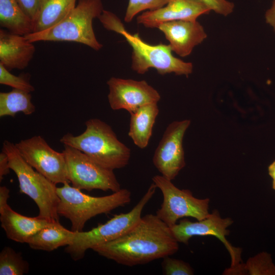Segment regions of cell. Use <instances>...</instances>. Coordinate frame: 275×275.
<instances>
[{"instance_id": "1", "label": "cell", "mask_w": 275, "mask_h": 275, "mask_svg": "<svg viewBox=\"0 0 275 275\" xmlns=\"http://www.w3.org/2000/svg\"><path fill=\"white\" fill-rule=\"evenodd\" d=\"M92 250L118 264L133 266L172 255L179 244L168 225L156 214H148L121 237Z\"/></svg>"}, {"instance_id": "2", "label": "cell", "mask_w": 275, "mask_h": 275, "mask_svg": "<svg viewBox=\"0 0 275 275\" xmlns=\"http://www.w3.org/2000/svg\"><path fill=\"white\" fill-rule=\"evenodd\" d=\"M86 128L80 135L65 134L60 140L64 145L76 148L101 166L114 170L129 163L130 149L117 138L111 127L96 118L85 123Z\"/></svg>"}, {"instance_id": "3", "label": "cell", "mask_w": 275, "mask_h": 275, "mask_svg": "<svg viewBox=\"0 0 275 275\" xmlns=\"http://www.w3.org/2000/svg\"><path fill=\"white\" fill-rule=\"evenodd\" d=\"M103 11L101 0H78L77 5L60 22L46 30L25 35L30 42L69 41L85 44L95 50L102 45L97 40L93 21Z\"/></svg>"}, {"instance_id": "4", "label": "cell", "mask_w": 275, "mask_h": 275, "mask_svg": "<svg viewBox=\"0 0 275 275\" xmlns=\"http://www.w3.org/2000/svg\"><path fill=\"white\" fill-rule=\"evenodd\" d=\"M69 183H65L57 188L60 199L58 213L70 221L71 230L74 232L82 231L85 224L91 218L109 213L131 201V193L127 189L121 188L107 196L94 197L83 193Z\"/></svg>"}, {"instance_id": "5", "label": "cell", "mask_w": 275, "mask_h": 275, "mask_svg": "<svg viewBox=\"0 0 275 275\" xmlns=\"http://www.w3.org/2000/svg\"><path fill=\"white\" fill-rule=\"evenodd\" d=\"M108 30L123 36L130 45L132 49L131 67L137 73L144 74L151 68L155 69L161 75L174 73L187 76L192 73L193 64L174 57L169 44L146 43L138 34L128 32L118 17L111 21Z\"/></svg>"}, {"instance_id": "6", "label": "cell", "mask_w": 275, "mask_h": 275, "mask_svg": "<svg viewBox=\"0 0 275 275\" xmlns=\"http://www.w3.org/2000/svg\"><path fill=\"white\" fill-rule=\"evenodd\" d=\"M2 151L7 154L10 168L17 177L19 192L28 196L37 204L38 216L50 221H59L58 207L60 199L56 184L34 170L13 143L4 141Z\"/></svg>"}, {"instance_id": "7", "label": "cell", "mask_w": 275, "mask_h": 275, "mask_svg": "<svg viewBox=\"0 0 275 275\" xmlns=\"http://www.w3.org/2000/svg\"><path fill=\"white\" fill-rule=\"evenodd\" d=\"M157 188L153 182L136 205L129 212L116 214L106 223L88 231L75 232L73 243L65 249L74 261L82 259L89 249L115 240L136 225L142 218V211L154 196Z\"/></svg>"}, {"instance_id": "8", "label": "cell", "mask_w": 275, "mask_h": 275, "mask_svg": "<svg viewBox=\"0 0 275 275\" xmlns=\"http://www.w3.org/2000/svg\"><path fill=\"white\" fill-rule=\"evenodd\" d=\"M152 181L163 195V202L156 215L170 227L184 217L201 221L209 215V199L196 198L190 190L178 188L162 175L153 176Z\"/></svg>"}, {"instance_id": "9", "label": "cell", "mask_w": 275, "mask_h": 275, "mask_svg": "<svg viewBox=\"0 0 275 275\" xmlns=\"http://www.w3.org/2000/svg\"><path fill=\"white\" fill-rule=\"evenodd\" d=\"M64 153L68 179L72 186L91 191L100 189L113 193L121 189L114 170L104 168L80 150L64 145Z\"/></svg>"}, {"instance_id": "10", "label": "cell", "mask_w": 275, "mask_h": 275, "mask_svg": "<svg viewBox=\"0 0 275 275\" xmlns=\"http://www.w3.org/2000/svg\"><path fill=\"white\" fill-rule=\"evenodd\" d=\"M15 145L23 158L53 183H70L64 153L51 148L40 135L21 140Z\"/></svg>"}, {"instance_id": "11", "label": "cell", "mask_w": 275, "mask_h": 275, "mask_svg": "<svg viewBox=\"0 0 275 275\" xmlns=\"http://www.w3.org/2000/svg\"><path fill=\"white\" fill-rule=\"evenodd\" d=\"M232 223L231 218H222L219 212L215 210L202 220L193 222L187 219H183L170 228L176 240L185 244L188 243L190 238L195 236L211 235L217 237L224 244L231 255V267L227 272L236 273L242 266L240 263V250L232 246L226 238V236L230 232L227 228Z\"/></svg>"}, {"instance_id": "12", "label": "cell", "mask_w": 275, "mask_h": 275, "mask_svg": "<svg viewBox=\"0 0 275 275\" xmlns=\"http://www.w3.org/2000/svg\"><path fill=\"white\" fill-rule=\"evenodd\" d=\"M189 120L173 121L166 128L153 156V163L161 175L173 180L185 167L183 139Z\"/></svg>"}, {"instance_id": "13", "label": "cell", "mask_w": 275, "mask_h": 275, "mask_svg": "<svg viewBox=\"0 0 275 275\" xmlns=\"http://www.w3.org/2000/svg\"><path fill=\"white\" fill-rule=\"evenodd\" d=\"M108 101L113 110L125 109L129 113L142 106L158 103V92L144 80L111 77L107 81Z\"/></svg>"}, {"instance_id": "14", "label": "cell", "mask_w": 275, "mask_h": 275, "mask_svg": "<svg viewBox=\"0 0 275 275\" xmlns=\"http://www.w3.org/2000/svg\"><path fill=\"white\" fill-rule=\"evenodd\" d=\"M211 11L199 0H170L159 9L146 11L136 17L139 24L157 28L161 23L177 20L195 21Z\"/></svg>"}, {"instance_id": "15", "label": "cell", "mask_w": 275, "mask_h": 275, "mask_svg": "<svg viewBox=\"0 0 275 275\" xmlns=\"http://www.w3.org/2000/svg\"><path fill=\"white\" fill-rule=\"evenodd\" d=\"M157 28L164 34L172 51L181 57L189 56L207 35L197 21L177 20L160 24Z\"/></svg>"}, {"instance_id": "16", "label": "cell", "mask_w": 275, "mask_h": 275, "mask_svg": "<svg viewBox=\"0 0 275 275\" xmlns=\"http://www.w3.org/2000/svg\"><path fill=\"white\" fill-rule=\"evenodd\" d=\"M35 50L33 43L24 36L0 30V63L9 71L28 67Z\"/></svg>"}, {"instance_id": "17", "label": "cell", "mask_w": 275, "mask_h": 275, "mask_svg": "<svg viewBox=\"0 0 275 275\" xmlns=\"http://www.w3.org/2000/svg\"><path fill=\"white\" fill-rule=\"evenodd\" d=\"M1 227L7 237L14 241L28 243L37 232L51 222L44 218L28 217L13 210L7 205L0 210Z\"/></svg>"}, {"instance_id": "18", "label": "cell", "mask_w": 275, "mask_h": 275, "mask_svg": "<svg viewBox=\"0 0 275 275\" xmlns=\"http://www.w3.org/2000/svg\"><path fill=\"white\" fill-rule=\"evenodd\" d=\"M158 113L157 103L142 106L130 113L128 135L136 146L144 149L148 146Z\"/></svg>"}, {"instance_id": "19", "label": "cell", "mask_w": 275, "mask_h": 275, "mask_svg": "<svg viewBox=\"0 0 275 275\" xmlns=\"http://www.w3.org/2000/svg\"><path fill=\"white\" fill-rule=\"evenodd\" d=\"M75 232L53 221L34 235L27 243L34 250L51 252L73 243Z\"/></svg>"}, {"instance_id": "20", "label": "cell", "mask_w": 275, "mask_h": 275, "mask_svg": "<svg viewBox=\"0 0 275 275\" xmlns=\"http://www.w3.org/2000/svg\"><path fill=\"white\" fill-rule=\"evenodd\" d=\"M0 25L13 34L25 36L34 32V23L17 0H0Z\"/></svg>"}, {"instance_id": "21", "label": "cell", "mask_w": 275, "mask_h": 275, "mask_svg": "<svg viewBox=\"0 0 275 275\" xmlns=\"http://www.w3.org/2000/svg\"><path fill=\"white\" fill-rule=\"evenodd\" d=\"M76 1L40 0L39 13L33 32L46 30L58 23L75 7Z\"/></svg>"}, {"instance_id": "22", "label": "cell", "mask_w": 275, "mask_h": 275, "mask_svg": "<svg viewBox=\"0 0 275 275\" xmlns=\"http://www.w3.org/2000/svg\"><path fill=\"white\" fill-rule=\"evenodd\" d=\"M30 93L13 89L8 92L0 93V117H14L18 112L29 115L35 111Z\"/></svg>"}, {"instance_id": "23", "label": "cell", "mask_w": 275, "mask_h": 275, "mask_svg": "<svg viewBox=\"0 0 275 275\" xmlns=\"http://www.w3.org/2000/svg\"><path fill=\"white\" fill-rule=\"evenodd\" d=\"M29 264L21 253L12 248L4 247L0 253L1 275H23L28 273Z\"/></svg>"}, {"instance_id": "24", "label": "cell", "mask_w": 275, "mask_h": 275, "mask_svg": "<svg viewBox=\"0 0 275 275\" xmlns=\"http://www.w3.org/2000/svg\"><path fill=\"white\" fill-rule=\"evenodd\" d=\"M243 270L249 274L275 275V265L270 254L267 252L250 258L243 265Z\"/></svg>"}, {"instance_id": "25", "label": "cell", "mask_w": 275, "mask_h": 275, "mask_svg": "<svg viewBox=\"0 0 275 275\" xmlns=\"http://www.w3.org/2000/svg\"><path fill=\"white\" fill-rule=\"evenodd\" d=\"M30 75L28 73L21 74L18 76L13 75L0 63L1 84L31 93L34 91L35 88L30 84Z\"/></svg>"}, {"instance_id": "26", "label": "cell", "mask_w": 275, "mask_h": 275, "mask_svg": "<svg viewBox=\"0 0 275 275\" xmlns=\"http://www.w3.org/2000/svg\"><path fill=\"white\" fill-rule=\"evenodd\" d=\"M170 0H129L124 21L130 22L134 17L143 11L154 10L165 6Z\"/></svg>"}, {"instance_id": "27", "label": "cell", "mask_w": 275, "mask_h": 275, "mask_svg": "<svg viewBox=\"0 0 275 275\" xmlns=\"http://www.w3.org/2000/svg\"><path fill=\"white\" fill-rule=\"evenodd\" d=\"M161 266L166 275H192L194 270L190 265L182 260L170 257L163 258Z\"/></svg>"}, {"instance_id": "28", "label": "cell", "mask_w": 275, "mask_h": 275, "mask_svg": "<svg viewBox=\"0 0 275 275\" xmlns=\"http://www.w3.org/2000/svg\"><path fill=\"white\" fill-rule=\"evenodd\" d=\"M203 3L210 11L227 16L231 14L234 8V4L228 0H199Z\"/></svg>"}, {"instance_id": "29", "label": "cell", "mask_w": 275, "mask_h": 275, "mask_svg": "<svg viewBox=\"0 0 275 275\" xmlns=\"http://www.w3.org/2000/svg\"><path fill=\"white\" fill-rule=\"evenodd\" d=\"M17 1L23 11L33 22L34 25L39 13L40 0Z\"/></svg>"}, {"instance_id": "30", "label": "cell", "mask_w": 275, "mask_h": 275, "mask_svg": "<svg viewBox=\"0 0 275 275\" xmlns=\"http://www.w3.org/2000/svg\"><path fill=\"white\" fill-rule=\"evenodd\" d=\"M11 170L8 157L7 154L3 151L0 153V181H1L4 177L10 173Z\"/></svg>"}, {"instance_id": "31", "label": "cell", "mask_w": 275, "mask_h": 275, "mask_svg": "<svg viewBox=\"0 0 275 275\" xmlns=\"http://www.w3.org/2000/svg\"><path fill=\"white\" fill-rule=\"evenodd\" d=\"M266 22L272 27L275 32V0H273L272 5L265 14Z\"/></svg>"}, {"instance_id": "32", "label": "cell", "mask_w": 275, "mask_h": 275, "mask_svg": "<svg viewBox=\"0 0 275 275\" xmlns=\"http://www.w3.org/2000/svg\"><path fill=\"white\" fill-rule=\"evenodd\" d=\"M10 190L5 186L0 187V210L8 204V200L10 197Z\"/></svg>"}, {"instance_id": "33", "label": "cell", "mask_w": 275, "mask_h": 275, "mask_svg": "<svg viewBox=\"0 0 275 275\" xmlns=\"http://www.w3.org/2000/svg\"><path fill=\"white\" fill-rule=\"evenodd\" d=\"M268 172L272 180L275 179V160L268 166Z\"/></svg>"}, {"instance_id": "34", "label": "cell", "mask_w": 275, "mask_h": 275, "mask_svg": "<svg viewBox=\"0 0 275 275\" xmlns=\"http://www.w3.org/2000/svg\"><path fill=\"white\" fill-rule=\"evenodd\" d=\"M272 187L275 190V179L272 180Z\"/></svg>"}]
</instances>
